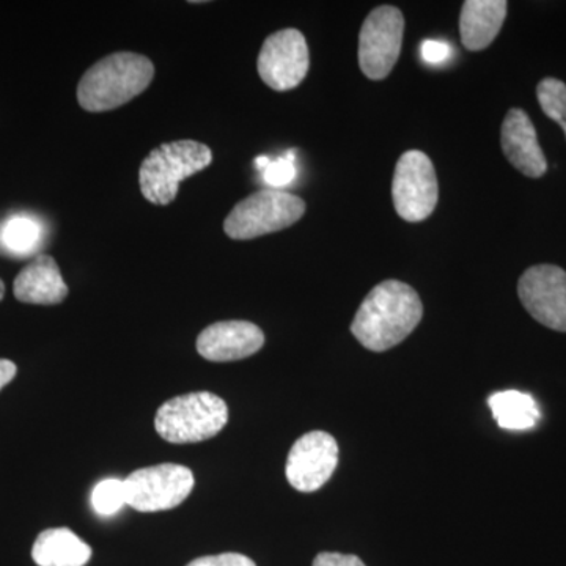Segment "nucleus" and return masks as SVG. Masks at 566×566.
<instances>
[{"label":"nucleus","instance_id":"14","mask_svg":"<svg viewBox=\"0 0 566 566\" xmlns=\"http://www.w3.org/2000/svg\"><path fill=\"white\" fill-rule=\"evenodd\" d=\"M13 293L21 303L54 305L66 300L69 286L55 260L51 255H40L14 279Z\"/></svg>","mask_w":566,"mask_h":566},{"label":"nucleus","instance_id":"12","mask_svg":"<svg viewBox=\"0 0 566 566\" xmlns=\"http://www.w3.org/2000/svg\"><path fill=\"white\" fill-rule=\"evenodd\" d=\"M264 334L251 322H219L211 324L197 338V352L211 363H233L259 353Z\"/></svg>","mask_w":566,"mask_h":566},{"label":"nucleus","instance_id":"20","mask_svg":"<svg viewBox=\"0 0 566 566\" xmlns=\"http://www.w3.org/2000/svg\"><path fill=\"white\" fill-rule=\"evenodd\" d=\"M92 505L99 515H115L123 505H126L125 482L117 479L99 482L93 490Z\"/></svg>","mask_w":566,"mask_h":566},{"label":"nucleus","instance_id":"4","mask_svg":"<svg viewBox=\"0 0 566 566\" xmlns=\"http://www.w3.org/2000/svg\"><path fill=\"white\" fill-rule=\"evenodd\" d=\"M229 422V408L211 392H193L170 398L156 412L155 428L164 441L193 444L221 433Z\"/></svg>","mask_w":566,"mask_h":566},{"label":"nucleus","instance_id":"6","mask_svg":"<svg viewBox=\"0 0 566 566\" xmlns=\"http://www.w3.org/2000/svg\"><path fill=\"white\" fill-rule=\"evenodd\" d=\"M196 485L191 469L164 463L134 471L125 480L126 505L140 513L172 510L185 502Z\"/></svg>","mask_w":566,"mask_h":566},{"label":"nucleus","instance_id":"21","mask_svg":"<svg viewBox=\"0 0 566 566\" xmlns=\"http://www.w3.org/2000/svg\"><path fill=\"white\" fill-rule=\"evenodd\" d=\"M296 177V167H294L293 153H289L285 158L275 159L271 161L270 166L263 170V178L271 188H283L290 185Z\"/></svg>","mask_w":566,"mask_h":566},{"label":"nucleus","instance_id":"25","mask_svg":"<svg viewBox=\"0 0 566 566\" xmlns=\"http://www.w3.org/2000/svg\"><path fill=\"white\" fill-rule=\"evenodd\" d=\"M17 365L9 359H0V390L3 389L9 382L13 381L17 376Z\"/></svg>","mask_w":566,"mask_h":566},{"label":"nucleus","instance_id":"2","mask_svg":"<svg viewBox=\"0 0 566 566\" xmlns=\"http://www.w3.org/2000/svg\"><path fill=\"white\" fill-rule=\"evenodd\" d=\"M155 76L150 59L115 52L85 71L77 85V102L87 112L117 109L147 91Z\"/></svg>","mask_w":566,"mask_h":566},{"label":"nucleus","instance_id":"18","mask_svg":"<svg viewBox=\"0 0 566 566\" xmlns=\"http://www.w3.org/2000/svg\"><path fill=\"white\" fill-rule=\"evenodd\" d=\"M41 240L40 223L28 216H13L2 229V241L10 252L25 255L36 251Z\"/></svg>","mask_w":566,"mask_h":566},{"label":"nucleus","instance_id":"19","mask_svg":"<svg viewBox=\"0 0 566 566\" xmlns=\"http://www.w3.org/2000/svg\"><path fill=\"white\" fill-rule=\"evenodd\" d=\"M536 98L543 112L558 123L566 137V85L565 82L546 77L536 87Z\"/></svg>","mask_w":566,"mask_h":566},{"label":"nucleus","instance_id":"1","mask_svg":"<svg viewBox=\"0 0 566 566\" xmlns=\"http://www.w3.org/2000/svg\"><path fill=\"white\" fill-rule=\"evenodd\" d=\"M423 304L408 283L386 281L365 296L352 333L364 348L385 353L406 340L422 322Z\"/></svg>","mask_w":566,"mask_h":566},{"label":"nucleus","instance_id":"9","mask_svg":"<svg viewBox=\"0 0 566 566\" xmlns=\"http://www.w3.org/2000/svg\"><path fill=\"white\" fill-rule=\"evenodd\" d=\"M259 74L268 87L289 92L305 80L311 66L307 41L296 29H283L264 40L259 55Z\"/></svg>","mask_w":566,"mask_h":566},{"label":"nucleus","instance_id":"3","mask_svg":"<svg viewBox=\"0 0 566 566\" xmlns=\"http://www.w3.org/2000/svg\"><path fill=\"white\" fill-rule=\"evenodd\" d=\"M211 163L212 151L202 142L178 140L159 145L142 163L140 191L153 205H169L177 199L180 182L202 172Z\"/></svg>","mask_w":566,"mask_h":566},{"label":"nucleus","instance_id":"10","mask_svg":"<svg viewBox=\"0 0 566 566\" xmlns=\"http://www.w3.org/2000/svg\"><path fill=\"white\" fill-rule=\"evenodd\" d=\"M517 294L536 322L566 333V271L554 264L528 268L517 283Z\"/></svg>","mask_w":566,"mask_h":566},{"label":"nucleus","instance_id":"7","mask_svg":"<svg viewBox=\"0 0 566 566\" xmlns=\"http://www.w3.org/2000/svg\"><path fill=\"white\" fill-rule=\"evenodd\" d=\"M438 177L423 151L409 150L395 167L392 199L395 210L406 222H422L438 205Z\"/></svg>","mask_w":566,"mask_h":566},{"label":"nucleus","instance_id":"16","mask_svg":"<svg viewBox=\"0 0 566 566\" xmlns=\"http://www.w3.org/2000/svg\"><path fill=\"white\" fill-rule=\"evenodd\" d=\"M92 547L70 528H48L41 532L32 547V558L39 566H85Z\"/></svg>","mask_w":566,"mask_h":566},{"label":"nucleus","instance_id":"11","mask_svg":"<svg viewBox=\"0 0 566 566\" xmlns=\"http://www.w3.org/2000/svg\"><path fill=\"white\" fill-rule=\"evenodd\" d=\"M338 464L337 441L324 431L301 436L286 458V480L301 493L326 485Z\"/></svg>","mask_w":566,"mask_h":566},{"label":"nucleus","instance_id":"17","mask_svg":"<svg viewBox=\"0 0 566 566\" xmlns=\"http://www.w3.org/2000/svg\"><path fill=\"white\" fill-rule=\"evenodd\" d=\"M491 411L499 427L504 430L523 431L534 428L538 422L539 408L531 395L517 392V390H505L491 395Z\"/></svg>","mask_w":566,"mask_h":566},{"label":"nucleus","instance_id":"24","mask_svg":"<svg viewBox=\"0 0 566 566\" xmlns=\"http://www.w3.org/2000/svg\"><path fill=\"white\" fill-rule=\"evenodd\" d=\"M312 566H365L364 562L352 554L322 553L315 557Z\"/></svg>","mask_w":566,"mask_h":566},{"label":"nucleus","instance_id":"26","mask_svg":"<svg viewBox=\"0 0 566 566\" xmlns=\"http://www.w3.org/2000/svg\"><path fill=\"white\" fill-rule=\"evenodd\" d=\"M270 158H266V156H259L255 161L256 169L264 170L270 166Z\"/></svg>","mask_w":566,"mask_h":566},{"label":"nucleus","instance_id":"15","mask_svg":"<svg viewBox=\"0 0 566 566\" xmlns=\"http://www.w3.org/2000/svg\"><path fill=\"white\" fill-rule=\"evenodd\" d=\"M505 0H468L460 17L461 43L465 50H486L501 32L506 18Z\"/></svg>","mask_w":566,"mask_h":566},{"label":"nucleus","instance_id":"5","mask_svg":"<svg viewBox=\"0 0 566 566\" xmlns=\"http://www.w3.org/2000/svg\"><path fill=\"white\" fill-rule=\"evenodd\" d=\"M305 202L293 193L263 189L234 205L223 221V230L232 240L244 241L289 229L300 221Z\"/></svg>","mask_w":566,"mask_h":566},{"label":"nucleus","instance_id":"27","mask_svg":"<svg viewBox=\"0 0 566 566\" xmlns=\"http://www.w3.org/2000/svg\"><path fill=\"white\" fill-rule=\"evenodd\" d=\"M3 296H6V285H3V282L0 281V301L3 300Z\"/></svg>","mask_w":566,"mask_h":566},{"label":"nucleus","instance_id":"8","mask_svg":"<svg viewBox=\"0 0 566 566\" xmlns=\"http://www.w3.org/2000/svg\"><path fill=\"white\" fill-rule=\"evenodd\" d=\"M405 18L397 7H378L364 21L359 35V65L368 80L389 76L400 57Z\"/></svg>","mask_w":566,"mask_h":566},{"label":"nucleus","instance_id":"23","mask_svg":"<svg viewBox=\"0 0 566 566\" xmlns=\"http://www.w3.org/2000/svg\"><path fill=\"white\" fill-rule=\"evenodd\" d=\"M420 54L424 62L430 65H441L446 61H449L452 55V48L444 41L427 40L423 41L422 48H420Z\"/></svg>","mask_w":566,"mask_h":566},{"label":"nucleus","instance_id":"13","mask_svg":"<svg viewBox=\"0 0 566 566\" xmlns=\"http://www.w3.org/2000/svg\"><path fill=\"white\" fill-rule=\"evenodd\" d=\"M502 150L510 164L528 178L546 174L545 153L539 147L535 126L523 109H512L502 123Z\"/></svg>","mask_w":566,"mask_h":566},{"label":"nucleus","instance_id":"22","mask_svg":"<svg viewBox=\"0 0 566 566\" xmlns=\"http://www.w3.org/2000/svg\"><path fill=\"white\" fill-rule=\"evenodd\" d=\"M186 566H256L252 558L238 553L219 554V556H207L196 558Z\"/></svg>","mask_w":566,"mask_h":566}]
</instances>
